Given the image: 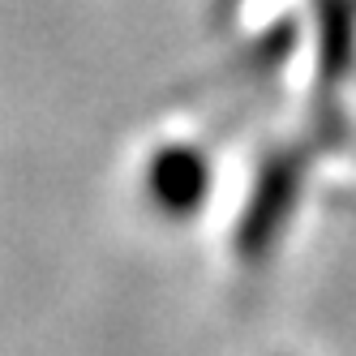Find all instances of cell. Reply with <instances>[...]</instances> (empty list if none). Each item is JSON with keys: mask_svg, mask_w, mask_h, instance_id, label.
I'll list each match as a JSON object with an SVG mask.
<instances>
[{"mask_svg": "<svg viewBox=\"0 0 356 356\" xmlns=\"http://www.w3.org/2000/svg\"><path fill=\"white\" fill-rule=\"evenodd\" d=\"M207 185H211V163L202 159L197 146H181V142L159 146L146 168V189L155 197V207L168 215L193 211L202 193H207Z\"/></svg>", "mask_w": 356, "mask_h": 356, "instance_id": "obj_1", "label": "cell"}]
</instances>
